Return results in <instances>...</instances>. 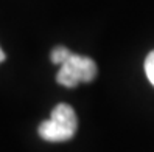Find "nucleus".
I'll list each match as a JSON object with an SVG mask.
<instances>
[{
	"label": "nucleus",
	"mask_w": 154,
	"mask_h": 152,
	"mask_svg": "<svg viewBox=\"0 0 154 152\" xmlns=\"http://www.w3.org/2000/svg\"><path fill=\"white\" fill-rule=\"evenodd\" d=\"M78 130V118L72 106L61 103L55 106L50 118L39 124V137L50 143H62L73 138Z\"/></svg>",
	"instance_id": "1"
},
{
	"label": "nucleus",
	"mask_w": 154,
	"mask_h": 152,
	"mask_svg": "<svg viewBox=\"0 0 154 152\" xmlns=\"http://www.w3.org/2000/svg\"><path fill=\"white\" fill-rule=\"evenodd\" d=\"M95 76H97V64L94 62V59L72 53L64 64L59 65L56 81L61 85L72 88L76 87L79 82L94 81Z\"/></svg>",
	"instance_id": "2"
},
{
	"label": "nucleus",
	"mask_w": 154,
	"mask_h": 152,
	"mask_svg": "<svg viewBox=\"0 0 154 152\" xmlns=\"http://www.w3.org/2000/svg\"><path fill=\"white\" fill-rule=\"evenodd\" d=\"M70 55H72V51H70L67 47H56L55 50L51 51L50 58H51V62H53V64L62 65V64H64V62L70 58Z\"/></svg>",
	"instance_id": "3"
},
{
	"label": "nucleus",
	"mask_w": 154,
	"mask_h": 152,
	"mask_svg": "<svg viewBox=\"0 0 154 152\" xmlns=\"http://www.w3.org/2000/svg\"><path fill=\"white\" fill-rule=\"evenodd\" d=\"M145 73H146V78L149 79V82L154 85V50L145 59Z\"/></svg>",
	"instance_id": "4"
},
{
	"label": "nucleus",
	"mask_w": 154,
	"mask_h": 152,
	"mask_svg": "<svg viewBox=\"0 0 154 152\" xmlns=\"http://www.w3.org/2000/svg\"><path fill=\"white\" fill-rule=\"evenodd\" d=\"M5 59H6V55H5V51L2 50V47H0V64H2Z\"/></svg>",
	"instance_id": "5"
}]
</instances>
